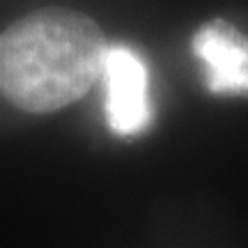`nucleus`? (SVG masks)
Masks as SVG:
<instances>
[{"label": "nucleus", "instance_id": "1", "mask_svg": "<svg viewBox=\"0 0 248 248\" xmlns=\"http://www.w3.org/2000/svg\"><path fill=\"white\" fill-rule=\"evenodd\" d=\"M106 48L88 14L35 9L0 32V92L26 113L60 110L101 78Z\"/></svg>", "mask_w": 248, "mask_h": 248}, {"label": "nucleus", "instance_id": "2", "mask_svg": "<svg viewBox=\"0 0 248 248\" xmlns=\"http://www.w3.org/2000/svg\"><path fill=\"white\" fill-rule=\"evenodd\" d=\"M108 126L117 136H136L152 122L147 67L129 46H108L101 69Z\"/></svg>", "mask_w": 248, "mask_h": 248}, {"label": "nucleus", "instance_id": "3", "mask_svg": "<svg viewBox=\"0 0 248 248\" xmlns=\"http://www.w3.org/2000/svg\"><path fill=\"white\" fill-rule=\"evenodd\" d=\"M193 53L204 67L212 94H248V37L223 18L198 28Z\"/></svg>", "mask_w": 248, "mask_h": 248}]
</instances>
